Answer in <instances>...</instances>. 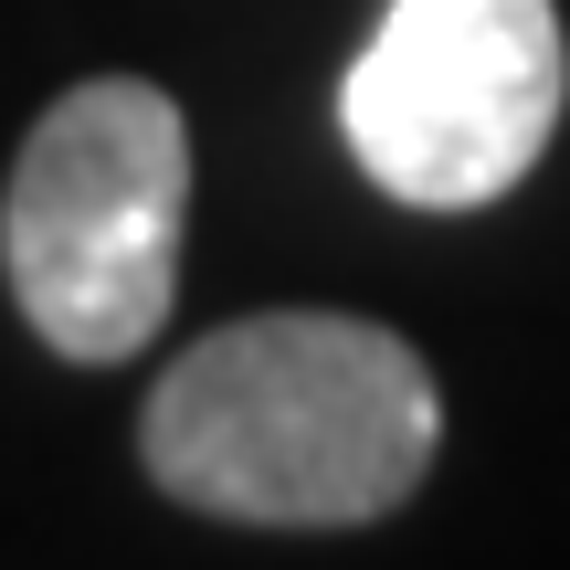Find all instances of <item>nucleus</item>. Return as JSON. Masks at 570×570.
Wrapping results in <instances>:
<instances>
[{
    "mask_svg": "<svg viewBox=\"0 0 570 570\" xmlns=\"http://www.w3.org/2000/svg\"><path fill=\"white\" fill-rule=\"evenodd\" d=\"M148 475L202 518L244 529H360L423 487L444 444L433 370L391 327L275 306L169 360L148 391Z\"/></svg>",
    "mask_w": 570,
    "mask_h": 570,
    "instance_id": "1",
    "label": "nucleus"
},
{
    "mask_svg": "<svg viewBox=\"0 0 570 570\" xmlns=\"http://www.w3.org/2000/svg\"><path fill=\"white\" fill-rule=\"evenodd\" d=\"M180 212H190V127L159 85L96 75L42 106L11 159L0 265L42 348L106 370L138 360L180 296Z\"/></svg>",
    "mask_w": 570,
    "mask_h": 570,
    "instance_id": "2",
    "label": "nucleus"
},
{
    "mask_svg": "<svg viewBox=\"0 0 570 570\" xmlns=\"http://www.w3.org/2000/svg\"><path fill=\"white\" fill-rule=\"evenodd\" d=\"M570 96L550 0H391L338 75L348 159L412 212H475L539 169Z\"/></svg>",
    "mask_w": 570,
    "mask_h": 570,
    "instance_id": "3",
    "label": "nucleus"
}]
</instances>
